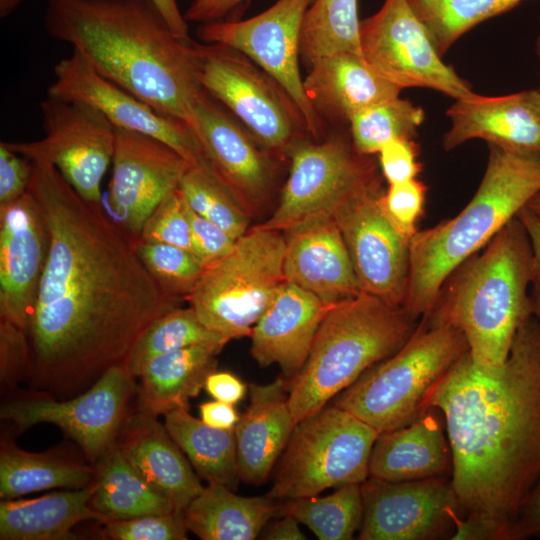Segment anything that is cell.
Returning a JSON list of instances; mask_svg holds the SVG:
<instances>
[{
  "mask_svg": "<svg viewBox=\"0 0 540 540\" xmlns=\"http://www.w3.org/2000/svg\"><path fill=\"white\" fill-rule=\"evenodd\" d=\"M230 340L207 328L192 307H175L155 319L130 351L124 367L138 378L152 358L196 344L225 346Z\"/></svg>",
  "mask_w": 540,
  "mask_h": 540,
  "instance_id": "obj_36",
  "label": "cell"
},
{
  "mask_svg": "<svg viewBox=\"0 0 540 540\" xmlns=\"http://www.w3.org/2000/svg\"><path fill=\"white\" fill-rule=\"evenodd\" d=\"M295 425L284 378L249 385V404L234 427L241 481L261 485L267 480Z\"/></svg>",
  "mask_w": 540,
  "mask_h": 540,
  "instance_id": "obj_26",
  "label": "cell"
},
{
  "mask_svg": "<svg viewBox=\"0 0 540 540\" xmlns=\"http://www.w3.org/2000/svg\"><path fill=\"white\" fill-rule=\"evenodd\" d=\"M200 419L218 429H233L240 415L233 404L219 400L203 402L199 405Z\"/></svg>",
  "mask_w": 540,
  "mask_h": 540,
  "instance_id": "obj_52",
  "label": "cell"
},
{
  "mask_svg": "<svg viewBox=\"0 0 540 540\" xmlns=\"http://www.w3.org/2000/svg\"><path fill=\"white\" fill-rule=\"evenodd\" d=\"M282 514L293 516L320 540H350L363 519L361 484L340 486L326 496L286 500Z\"/></svg>",
  "mask_w": 540,
  "mask_h": 540,
  "instance_id": "obj_37",
  "label": "cell"
},
{
  "mask_svg": "<svg viewBox=\"0 0 540 540\" xmlns=\"http://www.w3.org/2000/svg\"><path fill=\"white\" fill-rule=\"evenodd\" d=\"M535 49L540 63V36L536 40Z\"/></svg>",
  "mask_w": 540,
  "mask_h": 540,
  "instance_id": "obj_59",
  "label": "cell"
},
{
  "mask_svg": "<svg viewBox=\"0 0 540 540\" xmlns=\"http://www.w3.org/2000/svg\"><path fill=\"white\" fill-rule=\"evenodd\" d=\"M249 0H192L184 12L187 22L199 24L225 20L229 14Z\"/></svg>",
  "mask_w": 540,
  "mask_h": 540,
  "instance_id": "obj_50",
  "label": "cell"
},
{
  "mask_svg": "<svg viewBox=\"0 0 540 540\" xmlns=\"http://www.w3.org/2000/svg\"><path fill=\"white\" fill-rule=\"evenodd\" d=\"M417 324L402 307L364 292L329 307L304 366L286 380L296 424L398 351Z\"/></svg>",
  "mask_w": 540,
  "mask_h": 540,
  "instance_id": "obj_6",
  "label": "cell"
},
{
  "mask_svg": "<svg viewBox=\"0 0 540 540\" xmlns=\"http://www.w3.org/2000/svg\"><path fill=\"white\" fill-rule=\"evenodd\" d=\"M94 468L49 453H34L2 441L0 497L20 496L53 488L79 489L91 484Z\"/></svg>",
  "mask_w": 540,
  "mask_h": 540,
  "instance_id": "obj_34",
  "label": "cell"
},
{
  "mask_svg": "<svg viewBox=\"0 0 540 540\" xmlns=\"http://www.w3.org/2000/svg\"><path fill=\"white\" fill-rule=\"evenodd\" d=\"M190 129L210 174L246 211L268 197L274 180L270 158L274 152L259 148L261 143L207 91L194 105Z\"/></svg>",
  "mask_w": 540,
  "mask_h": 540,
  "instance_id": "obj_20",
  "label": "cell"
},
{
  "mask_svg": "<svg viewBox=\"0 0 540 540\" xmlns=\"http://www.w3.org/2000/svg\"><path fill=\"white\" fill-rule=\"evenodd\" d=\"M202 87L268 150L285 154L310 138L305 119L285 89L241 52L194 41Z\"/></svg>",
  "mask_w": 540,
  "mask_h": 540,
  "instance_id": "obj_10",
  "label": "cell"
},
{
  "mask_svg": "<svg viewBox=\"0 0 540 540\" xmlns=\"http://www.w3.org/2000/svg\"><path fill=\"white\" fill-rule=\"evenodd\" d=\"M191 167L161 140L116 128L107 198L115 222L137 241L148 217L178 189Z\"/></svg>",
  "mask_w": 540,
  "mask_h": 540,
  "instance_id": "obj_19",
  "label": "cell"
},
{
  "mask_svg": "<svg viewBox=\"0 0 540 540\" xmlns=\"http://www.w3.org/2000/svg\"><path fill=\"white\" fill-rule=\"evenodd\" d=\"M364 59L401 89L429 88L454 100L474 94L471 85L444 63L426 26L408 0H384L360 22Z\"/></svg>",
  "mask_w": 540,
  "mask_h": 540,
  "instance_id": "obj_13",
  "label": "cell"
},
{
  "mask_svg": "<svg viewBox=\"0 0 540 540\" xmlns=\"http://www.w3.org/2000/svg\"><path fill=\"white\" fill-rule=\"evenodd\" d=\"M47 96L89 104L99 110L115 128L157 138L193 167L211 175L201 145L186 123L159 113L107 79L75 49L55 65L54 81Z\"/></svg>",
  "mask_w": 540,
  "mask_h": 540,
  "instance_id": "obj_17",
  "label": "cell"
},
{
  "mask_svg": "<svg viewBox=\"0 0 540 540\" xmlns=\"http://www.w3.org/2000/svg\"><path fill=\"white\" fill-rule=\"evenodd\" d=\"M527 207L540 219V192L528 202Z\"/></svg>",
  "mask_w": 540,
  "mask_h": 540,
  "instance_id": "obj_58",
  "label": "cell"
},
{
  "mask_svg": "<svg viewBox=\"0 0 540 540\" xmlns=\"http://www.w3.org/2000/svg\"><path fill=\"white\" fill-rule=\"evenodd\" d=\"M285 241L286 282L314 294L329 307L361 292L345 241L333 219L317 220L286 232Z\"/></svg>",
  "mask_w": 540,
  "mask_h": 540,
  "instance_id": "obj_23",
  "label": "cell"
},
{
  "mask_svg": "<svg viewBox=\"0 0 540 540\" xmlns=\"http://www.w3.org/2000/svg\"><path fill=\"white\" fill-rule=\"evenodd\" d=\"M285 235L262 225L238 238L232 250L204 271L184 300L210 330L229 340L251 331L286 282Z\"/></svg>",
  "mask_w": 540,
  "mask_h": 540,
  "instance_id": "obj_8",
  "label": "cell"
},
{
  "mask_svg": "<svg viewBox=\"0 0 540 540\" xmlns=\"http://www.w3.org/2000/svg\"><path fill=\"white\" fill-rule=\"evenodd\" d=\"M178 190L195 213L216 224L235 239L248 231L247 211L205 171L191 167L180 182Z\"/></svg>",
  "mask_w": 540,
  "mask_h": 540,
  "instance_id": "obj_40",
  "label": "cell"
},
{
  "mask_svg": "<svg viewBox=\"0 0 540 540\" xmlns=\"http://www.w3.org/2000/svg\"><path fill=\"white\" fill-rule=\"evenodd\" d=\"M361 491V540L453 537L461 517L451 480L445 477L403 482L369 477Z\"/></svg>",
  "mask_w": 540,
  "mask_h": 540,
  "instance_id": "obj_18",
  "label": "cell"
},
{
  "mask_svg": "<svg viewBox=\"0 0 540 540\" xmlns=\"http://www.w3.org/2000/svg\"><path fill=\"white\" fill-rule=\"evenodd\" d=\"M328 308L314 294L285 282L251 331L254 360L261 367L277 364L286 380L293 378L304 366Z\"/></svg>",
  "mask_w": 540,
  "mask_h": 540,
  "instance_id": "obj_24",
  "label": "cell"
},
{
  "mask_svg": "<svg viewBox=\"0 0 540 540\" xmlns=\"http://www.w3.org/2000/svg\"><path fill=\"white\" fill-rule=\"evenodd\" d=\"M460 509L455 540H510L519 509L540 479V323L517 331L505 363L465 353L437 388Z\"/></svg>",
  "mask_w": 540,
  "mask_h": 540,
  "instance_id": "obj_2",
  "label": "cell"
},
{
  "mask_svg": "<svg viewBox=\"0 0 540 540\" xmlns=\"http://www.w3.org/2000/svg\"><path fill=\"white\" fill-rule=\"evenodd\" d=\"M44 25L104 77L186 123L206 90L194 40L177 38L150 0H44Z\"/></svg>",
  "mask_w": 540,
  "mask_h": 540,
  "instance_id": "obj_3",
  "label": "cell"
},
{
  "mask_svg": "<svg viewBox=\"0 0 540 540\" xmlns=\"http://www.w3.org/2000/svg\"><path fill=\"white\" fill-rule=\"evenodd\" d=\"M313 1L277 0L246 20L200 24L196 34L204 43L223 44L241 52L274 78L298 106L309 136L318 141L325 122L305 94L299 66L302 23Z\"/></svg>",
  "mask_w": 540,
  "mask_h": 540,
  "instance_id": "obj_14",
  "label": "cell"
},
{
  "mask_svg": "<svg viewBox=\"0 0 540 540\" xmlns=\"http://www.w3.org/2000/svg\"><path fill=\"white\" fill-rule=\"evenodd\" d=\"M95 464L90 506L103 522L175 511L130 465L116 443Z\"/></svg>",
  "mask_w": 540,
  "mask_h": 540,
  "instance_id": "obj_32",
  "label": "cell"
},
{
  "mask_svg": "<svg viewBox=\"0 0 540 540\" xmlns=\"http://www.w3.org/2000/svg\"><path fill=\"white\" fill-rule=\"evenodd\" d=\"M424 118L421 107L398 96L356 112L348 126L355 149L371 156L391 140L414 139Z\"/></svg>",
  "mask_w": 540,
  "mask_h": 540,
  "instance_id": "obj_39",
  "label": "cell"
},
{
  "mask_svg": "<svg viewBox=\"0 0 540 540\" xmlns=\"http://www.w3.org/2000/svg\"><path fill=\"white\" fill-rule=\"evenodd\" d=\"M139 239L166 243L192 251L190 223L178 189L169 194L151 213Z\"/></svg>",
  "mask_w": 540,
  "mask_h": 540,
  "instance_id": "obj_43",
  "label": "cell"
},
{
  "mask_svg": "<svg viewBox=\"0 0 540 540\" xmlns=\"http://www.w3.org/2000/svg\"><path fill=\"white\" fill-rule=\"evenodd\" d=\"M379 162L389 185L417 178L422 169L414 139H394L382 146Z\"/></svg>",
  "mask_w": 540,
  "mask_h": 540,
  "instance_id": "obj_47",
  "label": "cell"
},
{
  "mask_svg": "<svg viewBox=\"0 0 540 540\" xmlns=\"http://www.w3.org/2000/svg\"><path fill=\"white\" fill-rule=\"evenodd\" d=\"M116 445L140 476L177 511H183L204 487L156 416L138 409L127 414Z\"/></svg>",
  "mask_w": 540,
  "mask_h": 540,
  "instance_id": "obj_25",
  "label": "cell"
},
{
  "mask_svg": "<svg viewBox=\"0 0 540 540\" xmlns=\"http://www.w3.org/2000/svg\"><path fill=\"white\" fill-rule=\"evenodd\" d=\"M290 168L281 197L265 228L289 232L322 219L357 194L380 186L369 155L359 153L351 140L334 133L323 140L304 139L288 153Z\"/></svg>",
  "mask_w": 540,
  "mask_h": 540,
  "instance_id": "obj_11",
  "label": "cell"
},
{
  "mask_svg": "<svg viewBox=\"0 0 540 540\" xmlns=\"http://www.w3.org/2000/svg\"><path fill=\"white\" fill-rule=\"evenodd\" d=\"M28 191L50 233V250L30 316L28 381L65 399L124 365L145 329L178 307L140 260L135 240L85 201L47 162H32Z\"/></svg>",
  "mask_w": 540,
  "mask_h": 540,
  "instance_id": "obj_1",
  "label": "cell"
},
{
  "mask_svg": "<svg viewBox=\"0 0 540 540\" xmlns=\"http://www.w3.org/2000/svg\"><path fill=\"white\" fill-rule=\"evenodd\" d=\"M33 163L0 143V206L21 198L27 191Z\"/></svg>",
  "mask_w": 540,
  "mask_h": 540,
  "instance_id": "obj_48",
  "label": "cell"
},
{
  "mask_svg": "<svg viewBox=\"0 0 540 540\" xmlns=\"http://www.w3.org/2000/svg\"><path fill=\"white\" fill-rule=\"evenodd\" d=\"M136 252L143 265L170 296L185 299L200 279L204 267L188 250L138 239Z\"/></svg>",
  "mask_w": 540,
  "mask_h": 540,
  "instance_id": "obj_41",
  "label": "cell"
},
{
  "mask_svg": "<svg viewBox=\"0 0 540 540\" xmlns=\"http://www.w3.org/2000/svg\"><path fill=\"white\" fill-rule=\"evenodd\" d=\"M534 275L531 241L516 216L455 269L424 317L460 331L476 365L500 368L517 331L534 315L528 294Z\"/></svg>",
  "mask_w": 540,
  "mask_h": 540,
  "instance_id": "obj_4",
  "label": "cell"
},
{
  "mask_svg": "<svg viewBox=\"0 0 540 540\" xmlns=\"http://www.w3.org/2000/svg\"><path fill=\"white\" fill-rule=\"evenodd\" d=\"M184 204L191 228V252L198 262L206 268L226 256L232 250L237 239L195 213L185 201Z\"/></svg>",
  "mask_w": 540,
  "mask_h": 540,
  "instance_id": "obj_46",
  "label": "cell"
},
{
  "mask_svg": "<svg viewBox=\"0 0 540 540\" xmlns=\"http://www.w3.org/2000/svg\"><path fill=\"white\" fill-rule=\"evenodd\" d=\"M532 304H533V314L540 323V272L535 268V275L531 284L530 291Z\"/></svg>",
  "mask_w": 540,
  "mask_h": 540,
  "instance_id": "obj_56",
  "label": "cell"
},
{
  "mask_svg": "<svg viewBox=\"0 0 540 540\" xmlns=\"http://www.w3.org/2000/svg\"><path fill=\"white\" fill-rule=\"evenodd\" d=\"M161 13L173 34L182 40H191L188 22L181 13L177 0H150Z\"/></svg>",
  "mask_w": 540,
  "mask_h": 540,
  "instance_id": "obj_54",
  "label": "cell"
},
{
  "mask_svg": "<svg viewBox=\"0 0 540 540\" xmlns=\"http://www.w3.org/2000/svg\"><path fill=\"white\" fill-rule=\"evenodd\" d=\"M164 426L196 473L207 483L235 490L240 480L234 428L218 429L195 418L187 408L165 415Z\"/></svg>",
  "mask_w": 540,
  "mask_h": 540,
  "instance_id": "obj_33",
  "label": "cell"
},
{
  "mask_svg": "<svg viewBox=\"0 0 540 540\" xmlns=\"http://www.w3.org/2000/svg\"><path fill=\"white\" fill-rule=\"evenodd\" d=\"M24 0H0V17L5 18L13 13Z\"/></svg>",
  "mask_w": 540,
  "mask_h": 540,
  "instance_id": "obj_57",
  "label": "cell"
},
{
  "mask_svg": "<svg viewBox=\"0 0 540 540\" xmlns=\"http://www.w3.org/2000/svg\"><path fill=\"white\" fill-rule=\"evenodd\" d=\"M524 225L531 241L535 268L540 272V219L525 206L517 215Z\"/></svg>",
  "mask_w": 540,
  "mask_h": 540,
  "instance_id": "obj_55",
  "label": "cell"
},
{
  "mask_svg": "<svg viewBox=\"0 0 540 540\" xmlns=\"http://www.w3.org/2000/svg\"><path fill=\"white\" fill-rule=\"evenodd\" d=\"M452 471V455L436 408L412 423L377 437L369 477L390 482L445 477Z\"/></svg>",
  "mask_w": 540,
  "mask_h": 540,
  "instance_id": "obj_28",
  "label": "cell"
},
{
  "mask_svg": "<svg viewBox=\"0 0 540 540\" xmlns=\"http://www.w3.org/2000/svg\"><path fill=\"white\" fill-rule=\"evenodd\" d=\"M360 22L358 0H314L302 23V61L308 66L317 58L336 52L362 55Z\"/></svg>",
  "mask_w": 540,
  "mask_h": 540,
  "instance_id": "obj_35",
  "label": "cell"
},
{
  "mask_svg": "<svg viewBox=\"0 0 540 540\" xmlns=\"http://www.w3.org/2000/svg\"><path fill=\"white\" fill-rule=\"evenodd\" d=\"M91 485L29 499H2L1 540H63L75 538L72 529L86 520L103 522L90 506Z\"/></svg>",
  "mask_w": 540,
  "mask_h": 540,
  "instance_id": "obj_31",
  "label": "cell"
},
{
  "mask_svg": "<svg viewBox=\"0 0 540 540\" xmlns=\"http://www.w3.org/2000/svg\"><path fill=\"white\" fill-rule=\"evenodd\" d=\"M204 389L213 399L233 405L243 400L247 392L246 384L236 375L216 370L208 375Z\"/></svg>",
  "mask_w": 540,
  "mask_h": 540,
  "instance_id": "obj_51",
  "label": "cell"
},
{
  "mask_svg": "<svg viewBox=\"0 0 540 540\" xmlns=\"http://www.w3.org/2000/svg\"><path fill=\"white\" fill-rule=\"evenodd\" d=\"M40 110L44 136L5 145L31 162L53 165L85 201L101 204V183L114 154L115 126L80 101L47 96Z\"/></svg>",
  "mask_w": 540,
  "mask_h": 540,
  "instance_id": "obj_12",
  "label": "cell"
},
{
  "mask_svg": "<svg viewBox=\"0 0 540 540\" xmlns=\"http://www.w3.org/2000/svg\"><path fill=\"white\" fill-rule=\"evenodd\" d=\"M308 67L305 94L319 116L335 124L348 125L356 112L396 98L402 91L356 53L325 55Z\"/></svg>",
  "mask_w": 540,
  "mask_h": 540,
  "instance_id": "obj_27",
  "label": "cell"
},
{
  "mask_svg": "<svg viewBox=\"0 0 540 540\" xmlns=\"http://www.w3.org/2000/svg\"><path fill=\"white\" fill-rule=\"evenodd\" d=\"M380 186L367 189L333 216L339 227L361 292L403 307L408 284L410 241L390 220Z\"/></svg>",
  "mask_w": 540,
  "mask_h": 540,
  "instance_id": "obj_16",
  "label": "cell"
},
{
  "mask_svg": "<svg viewBox=\"0 0 540 540\" xmlns=\"http://www.w3.org/2000/svg\"><path fill=\"white\" fill-rule=\"evenodd\" d=\"M489 145L481 183L455 217L417 231L403 309L414 319L433 308L448 277L490 240L540 192V156Z\"/></svg>",
  "mask_w": 540,
  "mask_h": 540,
  "instance_id": "obj_5",
  "label": "cell"
},
{
  "mask_svg": "<svg viewBox=\"0 0 540 540\" xmlns=\"http://www.w3.org/2000/svg\"><path fill=\"white\" fill-rule=\"evenodd\" d=\"M540 536V479L523 501L510 533V540Z\"/></svg>",
  "mask_w": 540,
  "mask_h": 540,
  "instance_id": "obj_49",
  "label": "cell"
},
{
  "mask_svg": "<svg viewBox=\"0 0 540 540\" xmlns=\"http://www.w3.org/2000/svg\"><path fill=\"white\" fill-rule=\"evenodd\" d=\"M123 365L113 366L85 391L65 399L42 394L2 406L1 419L18 430L40 423L58 426L96 463L115 443L137 386Z\"/></svg>",
  "mask_w": 540,
  "mask_h": 540,
  "instance_id": "obj_15",
  "label": "cell"
},
{
  "mask_svg": "<svg viewBox=\"0 0 540 540\" xmlns=\"http://www.w3.org/2000/svg\"><path fill=\"white\" fill-rule=\"evenodd\" d=\"M446 113L451 121L442 141L446 151L481 139L540 156V90L497 97L474 93L455 100Z\"/></svg>",
  "mask_w": 540,
  "mask_h": 540,
  "instance_id": "obj_22",
  "label": "cell"
},
{
  "mask_svg": "<svg viewBox=\"0 0 540 540\" xmlns=\"http://www.w3.org/2000/svg\"><path fill=\"white\" fill-rule=\"evenodd\" d=\"M281 500L242 496L229 487L208 483L183 510L190 532L202 540H253L282 514Z\"/></svg>",
  "mask_w": 540,
  "mask_h": 540,
  "instance_id": "obj_30",
  "label": "cell"
},
{
  "mask_svg": "<svg viewBox=\"0 0 540 540\" xmlns=\"http://www.w3.org/2000/svg\"><path fill=\"white\" fill-rule=\"evenodd\" d=\"M49 250V229L30 191L0 206V320L27 331Z\"/></svg>",
  "mask_w": 540,
  "mask_h": 540,
  "instance_id": "obj_21",
  "label": "cell"
},
{
  "mask_svg": "<svg viewBox=\"0 0 540 540\" xmlns=\"http://www.w3.org/2000/svg\"><path fill=\"white\" fill-rule=\"evenodd\" d=\"M299 522L289 514H282L278 519L263 529L260 534L262 539L267 540H304V533L299 527Z\"/></svg>",
  "mask_w": 540,
  "mask_h": 540,
  "instance_id": "obj_53",
  "label": "cell"
},
{
  "mask_svg": "<svg viewBox=\"0 0 540 540\" xmlns=\"http://www.w3.org/2000/svg\"><path fill=\"white\" fill-rule=\"evenodd\" d=\"M379 434L350 412L325 406L295 425L267 494L286 501L363 483Z\"/></svg>",
  "mask_w": 540,
  "mask_h": 540,
  "instance_id": "obj_9",
  "label": "cell"
},
{
  "mask_svg": "<svg viewBox=\"0 0 540 540\" xmlns=\"http://www.w3.org/2000/svg\"><path fill=\"white\" fill-rule=\"evenodd\" d=\"M426 186L417 178L391 184L381 195L382 206L393 224L410 239L424 211Z\"/></svg>",
  "mask_w": 540,
  "mask_h": 540,
  "instance_id": "obj_44",
  "label": "cell"
},
{
  "mask_svg": "<svg viewBox=\"0 0 540 540\" xmlns=\"http://www.w3.org/2000/svg\"><path fill=\"white\" fill-rule=\"evenodd\" d=\"M467 352L460 331L422 317L406 343L367 369L334 405L379 433L406 426L432 408L437 388Z\"/></svg>",
  "mask_w": 540,
  "mask_h": 540,
  "instance_id": "obj_7",
  "label": "cell"
},
{
  "mask_svg": "<svg viewBox=\"0 0 540 540\" xmlns=\"http://www.w3.org/2000/svg\"><path fill=\"white\" fill-rule=\"evenodd\" d=\"M102 534L112 540H186L183 511L104 521Z\"/></svg>",
  "mask_w": 540,
  "mask_h": 540,
  "instance_id": "obj_42",
  "label": "cell"
},
{
  "mask_svg": "<svg viewBox=\"0 0 540 540\" xmlns=\"http://www.w3.org/2000/svg\"><path fill=\"white\" fill-rule=\"evenodd\" d=\"M31 368L27 331L0 320V378L3 385L28 379Z\"/></svg>",
  "mask_w": 540,
  "mask_h": 540,
  "instance_id": "obj_45",
  "label": "cell"
},
{
  "mask_svg": "<svg viewBox=\"0 0 540 540\" xmlns=\"http://www.w3.org/2000/svg\"><path fill=\"white\" fill-rule=\"evenodd\" d=\"M441 56L476 25L526 0H408Z\"/></svg>",
  "mask_w": 540,
  "mask_h": 540,
  "instance_id": "obj_38",
  "label": "cell"
},
{
  "mask_svg": "<svg viewBox=\"0 0 540 540\" xmlns=\"http://www.w3.org/2000/svg\"><path fill=\"white\" fill-rule=\"evenodd\" d=\"M224 346L196 344L152 358L142 368L137 387L138 410L152 416L187 408L216 370Z\"/></svg>",
  "mask_w": 540,
  "mask_h": 540,
  "instance_id": "obj_29",
  "label": "cell"
}]
</instances>
